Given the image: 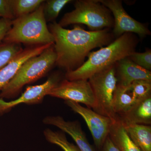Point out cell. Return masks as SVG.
<instances>
[{
    "label": "cell",
    "instance_id": "12",
    "mask_svg": "<svg viewBox=\"0 0 151 151\" xmlns=\"http://www.w3.org/2000/svg\"><path fill=\"white\" fill-rule=\"evenodd\" d=\"M118 84L129 86L133 81L138 80L151 81V72L139 66L129 57L119 60L115 64Z\"/></svg>",
    "mask_w": 151,
    "mask_h": 151
},
{
    "label": "cell",
    "instance_id": "20",
    "mask_svg": "<svg viewBox=\"0 0 151 151\" xmlns=\"http://www.w3.org/2000/svg\"><path fill=\"white\" fill-rule=\"evenodd\" d=\"M23 50L20 44H0V71Z\"/></svg>",
    "mask_w": 151,
    "mask_h": 151
},
{
    "label": "cell",
    "instance_id": "25",
    "mask_svg": "<svg viewBox=\"0 0 151 151\" xmlns=\"http://www.w3.org/2000/svg\"><path fill=\"white\" fill-rule=\"evenodd\" d=\"M12 21L6 19L0 18V44L3 41L7 33L10 29Z\"/></svg>",
    "mask_w": 151,
    "mask_h": 151
},
{
    "label": "cell",
    "instance_id": "11",
    "mask_svg": "<svg viewBox=\"0 0 151 151\" xmlns=\"http://www.w3.org/2000/svg\"><path fill=\"white\" fill-rule=\"evenodd\" d=\"M42 122L46 125L57 127L70 135L81 151H96L89 143L78 121H66L61 116H48Z\"/></svg>",
    "mask_w": 151,
    "mask_h": 151
},
{
    "label": "cell",
    "instance_id": "2",
    "mask_svg": "<svg viewBox=\"0 0 151 151\" xmlns=\"http://www.w3.org/2000/svg\"><path fill=\"white\" fill-rule=\"evenodd\" d=\"M138 42L139 40L134 34H124L105 47L91 52L87 57V60L80 67L66 72L65 79L69 81L88 80L94 74L129 56L135 52Z\"/></svg>",
    "mask_w": 151,
    "mask_h": 151
},
{
    "label": "cell",
    "instance_id": "15",
    "mask_svg": "<svg viewBox=\"0 0 151 151\" xmlns=\"http://www.w3.org/2000/svg\"><path fill=\"white\" fill-rule=\"evenodd\" d=\"M121 122L130 139L141 151H151V126Z\"/></svg>",
    "mask_w": 151,
    "mask_h": 151
},
{
    "label": "cell",
    "instance_id": "19",
    "mask_svg": "<svg viewBox=\"0 0 151 151\" xmlns=\"http://www.w3.org/2000/svg\"><path fill=\"white\" fill-rule=\"evenodd\" d=\"M14 14L16 18L31 13L37 9L44 0H12Z\"/></svg>",
    "mask_w": 151,
    "mask_h": 151
},
{
    "label": "cell",
    "instance_id": "14",
    "mask_svg": "<svg viewBox=\"0 0 151 151\" xmlns=\"http://www.w3.org/2000/svg\"><path fill=\"white\" fill-rule=\"evenodd\" d=\"M118 118L124 123L150 125L151 96L138 102L128 112Z\"/></svg>",
    "mask_w": 151,
    "mask_h": 151
},
{
    "label": "cell",
    "instance_id": "6",
    "mask_svg": "<svg viewBox=\"0 0 151 151\" xmlns=\"http://www.w3.org/2000/svg\"><path fill=\"white\" fill-rule=\"evenodd\" d=\"M96 101L93 111L103 116L115 120L117 116L113 112V94L117 87L115 65L100 71L89 78Z\"/></svg>",
    "mask_w": 151,
    "mask_h": 151
},
{
    "label": "cell",
    "instance_id": "9",
    "mask_svg": "<svg viewBox=\"0 0 151 151\" xmlns=\"http://www.w3.org/2000/svg\"><path fill=\"white\" fill-rule=\"evenodd\" d=\"M63 100L82 103L94 110L96 107L94 93L88 80H61L48 95Z\"/></svg>",
    "mask_w": 151,
    "mask_h": 151
},
{
    "label": "cell",
    "instance_id": "5",
    "mask_svg": "<svg viewBox=\"0 0 151 151\" xmlns=\"http://www.w3.org/2000/svg\"><path fill=\"white\" fill-rule=\"evenodd\" d=\"M74 9L64 14L58 24L63 27L70 24H83L90 31H98L114 26L111 11L99 0H77Z\"/></svg>",
    "mask_w": 151,
    "mask_h": 151
},
{
    "label": "cell",
    "instance_id": "18",
    "mask_svg": "<svg viewBox=\"0 0 151 151\" xmlns=\"http://www.w3.org/2000/svg\"><path fill=\"white\" fill-rule=\"evenodd\" d=\"M43 134L47 142L58 146L64 151H81L76 145L68 141L63 132H55L46 129L44 131Z\"/></svg>",
    "mask_w": 151,
    "mask_h": 151
},
{
    "label": "cell",
    "instance_id": "10",
    "mask_svg": "<svg viewBox=\"0 0 151 151\" xmlns=\"http://www.w3.org/2000/svg\"><path fill=\"white\" fill-rule=\"evenodd\" d=\"M61 81V77L59 73H55L43 84L27 86L21 96L15 100L6 102L0 99V116L20 104L33 105L41 103L44 97Z\"/></svg>",
    "mask_w": 151,
    "mask_h": 151
},
{
    "label": "cell",
    "instance_id": "17",
    "mask_svg": "<svg viewBox=\"0 0 151 151\" xmlns=\"http://www.w3.org/2000/svg\"><path fill=\"white\" fill-rule=\"evenodd\" d=\"M109 137L121 151H141L130 139L118 117L112 124Z\"/></svg>",
    "mask_w": 151,
    "mask_h": 151
},
{
    "label": "cell",
    "instance_id": "16",
    "mask_svg": "<svg viewBox=\"0 0 151 151\" xmlns=\"http://www.w3.org/2000/svg\"><path fill=\"white\" fill-rule=\"evenodd\" d=\"M137 103L130 85L124 86L117 84L113 100V112L117 117L127 113Z\"/></svg>",
    "mask_w": 151,
    "mask_h": 151
},
{
    "label": "cell",
    "instance_id": "7",
    "mask_svg": "<svg viewBox=\"0 0 151 151\" xmlns=\"http://www.w3.org/2000/svg\"><path fill=\"white\" fill-rule=\"evenodd\" d=\"M65 104L75 113H78L86 122L91 132L94 145L101 151L106 139L109 137L111 126L115 120L100 115L90 108H85L79 103L66 100Z\"/></svg>",
    "mask_w": 151,
    "mask_h": 151
},
{
    "label": "cell",
    "instance_id": "23",
    "mask_svg": "<svg viewBox=\"0 0 151 151\" xmlns=\"http://www.w3.org/2000/svg\"><path fill=\"white\" fill-rule=\"evenodd\" d=\"M133 62L146 70L151 71V51L148 49L144 52H132L128 57Z\"/></svg>",
    "mask_w": 151,
    "mask_h": 151
},
{
    "label": "cell",
    "instance_id": "22",
    "mask_svg": "<svg viewBox=\"0 0 151 151\" xmlns=\"http://www.w3.org/2000/svg\"><path fill=\"white\" fill-rule=\"evenodd\" d=\"M135 100L137 103L151 96V81L138 80L130 84Z\"/></svg>",
    "mask_w": 151,
    "mask_h": 151
},
{
    "label": "cell",
    "instance_id": "13",
    "mask_svg": "<svg viewBox=\"0 0 151 151\" xmlns=\"http://www.w3.org/2000/svg\"><path fill=\"white\" fill-rule=\"evenodd\" d=\"M52 44L35 45L23 49L22 52L0 71V90L13 78L24 63L32 57L41 54Z\"/></svg>",
    "mask_w": 151,
    "mask_h": 151
},
{
    "label": "cell",
    "instance_id": "24",
    "mask_svg": "<svg viewBox=\"0 0 151 151\" xmlns=\"http://www.w3.org/2000/svg\"><path fill=\"white\" fill-rule=\"evenodd\" d=\"M0 18L11 21L15 19L12 0H0Z\"/></svg>",
    "mask_w": 151,
    "mask_h": 151
},
{
    "label": "cell",
    "instance_id": "21",
    "mask_svg": "<svg viewBox=\"0 0 151 151\" xmlns=\"http://www.w3.org/2000/svg\"><path fill=\"white\" fill-rule=\"evenodd\" d=\"M71 0H48L44 4L43 13L46 22H53L60 12Z\"/></svg>",
    "mask_w": 151,
    "mask_h": 151
},
{
    "label": "cell",
    "instance_id": "3",
    "mask_svg": "<svg viewBox=\"0 0 151 151\" xmlns=\"http://www.w3.org/2000/svg\"><path fill=\"white\" fill-rule=\"evenodd\" d=\"M44 2L31 13L12 21V27L2 42L36 45L54 44V37L44 15Z\"/></svg>",
    "mask_w": 151,
    "mask_h": 151
},
{
    "label": "cell",
    "instance_id": "1",
    "mask_svg": "<svg viewBox=\"0 0 151 151\" xmlns=\"http://www.w3.org/2000/svg\"><path fill=\"white\" fill-rule=\"evenodd\" d=\"M48 29L54 39L55 65L66 72L80 67L94 48L107 46L115 40L111 29L90 31L74 26L73 29H68L55 22Z\"/></svg>",
    "mask_w": 151,
    "mask_h": 151
},
{
    "label": "cell",
    "instance_id": "4",
    "mask_svg": "<svg viewBox=\"0 0 151 151\" xmlns=\"http://www.w3.org/2000/svg\"><path fill=\"white\" fill-rule=\"evenodd\" d=\"M56 60L54 44L41 54L28 59L23 63L12 80L1 90L0 99L16 97L25 85L46 75L55 65Z\"/></svg>",
    "mask_w": 151,
    "mask_h": 151
},
{
    "label": "cell",
    "instance_id": "8",
    "mask_svg": "<svg viewBox=\"0 0 151 151\" xmlns=\"http://www.w3.org/2000/svg\"><path fill=\"white\" fill-rule=\"evenodd\" d=\"M99 2L113 14L114 26L113 32L116 38L127 33L136 34L140 37L151 35V32L145 25L129 15L125 10L120 0H99Z\"/></svg>",
    "mask_w": 151,
    "mask_h": 151
},
{
    "label": "cell",
    "instance_id": "26",
    "mask_svg": "<svg viewBox=\"0 0 151 151\" xmlns=\"http://www.w3.org/2000/svg\"><path fill=\"white\" fill-rule=\"evenodd\" d=\"M101 151H121L114 143L113 142L109 137L106 139Z\"/></svg>",
    "mask_w": 151,
    "mask_h": 151
}]
</instances>
